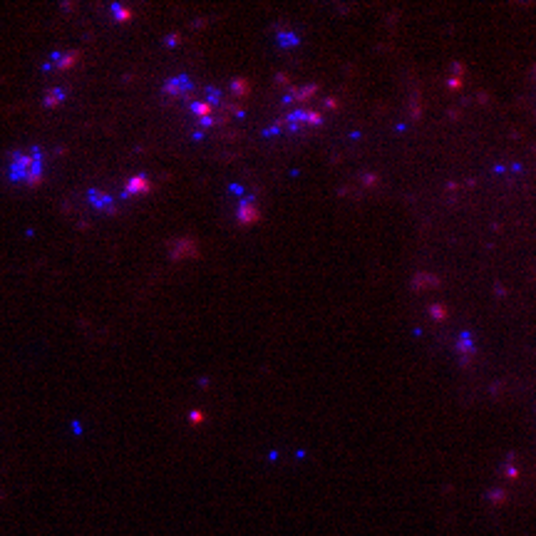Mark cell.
I'll list each match as a JSON object with an SVG mask.
<instances>
[{"mask_svg": "<svg viewBox=\"0 0 536 536\" xmlns=\"http://www.w3.org/2000/svg\"><path fill=\"white\" fill-rule=\"evenodd\" d=\"M62 97H65V92H62V90H60V92H58V90H52L50 95L45 97V102H47V104H55V102H58V104H60V102H62Z\"/></svg>", "mask_w": 536, "mask_h": 536, "instance_id": "3", "label": "cell"}, {"mask_svg": "<svg viewBox=\"0 0 536 536\" xmlns=\"http://www.w3.org/2000/svg\"><path fill=\"white\" fill-rule=\"evenodd\" d=\"M192 90H194V85L186 79V77H176V79H169V82L164 85V92H167V95H176V97L189 95Z\"/></svg>", "mask_w": 536, "mask_h": 536, "instance_id": "2", "label": "cell"}, {"mask_svg": "<svg viewBox=\"0 0 536 536\" xmlns=\"http://www.w3.org/2000/svg\"><path fill=\"white\" fill-rule=\"evenodd\" d=\"M8 176L18 184L35 186L42 181V154L40 149H18L10 154L8 162Z\"/></svg>", "mask_w": 536, "mask_h": 536, "instance_id": "1", "label": "cell"}]
</instances>
